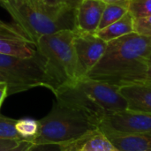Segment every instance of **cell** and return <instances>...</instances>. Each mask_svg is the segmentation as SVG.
Returning <instances> with one entry per match:
<instances>
[{
  "instance_id": "obj_1",
  "label": "cell",
  "mask_w": 151,
  "mask_h": 151,
  "mask_svg": "<svg viewBox=\"0 0 151 151\" xmlns=\"http://www.w3.org/2000/svg\"><path fill=\"white\" fill-rule=\"evenodd\" d=\"M50 113L38 120L39 132L34 144L65 145L80 141L100 127L104 111L81 89L61 87Z\"/></svg>"
},
{
  "instance_id": "obj_2",
  "label": "cell",
  "mask_w": 151,
  "mask_h": 151,
  "mask_svg": "<svg viewBox=\"0 0 151 151\" xmlns=\"http://www.w3.org/2000/svg\"><path fill=\"white\" fill-rule=\"evenodd\" d=\"M151 55V38L131 33L107 42L100 61L87 77L119 87L144 81Z\"/></svg>"
},
{
  "instance_id": "obj_3",
  "label": "cell",
  "mask_w": 151,
  "mask_h": 151,
  "mask_svg": "<svg viewBox=\"0 0 151 151\" xmlns=\"http://www.w3.org/2000/svg\"><path fill=\"white\" fill-rule=\"evenodd\" d=\"M0 6L34 45L43 35L61 30L75 31V9L50 6L42 0H2Z\"/></svg>"
},
{
  "instance_id": "obj_4",
  "label": "cell",
  "mask_w": 151,
  "mask_h": 151,
  "mask_svg": "<svg viewBox=\"0 0 151 151\" xmlns=\"http://www.w3.org/2000/svg\"><path fill=\"white\" fill-rule=\"evenodd\" d=\"M74 37L75 31L61 30L42 36L35 44L61 87L74 85L87 77L74 48Z\"/></svg>"
},
{
  "instance_id": "obj_5",
  "label": "cell",
  "mask_w": 151,
  "mask_h": 151,
  "mask_svg": "<svg viewBox=\"0 0 151 151\" xmlns=\"http://www.w3.org/2000/svg\"><path fill=\"white\" fill-rule=\"evenodd\" d=\"M0 70L29 89L42 86L55 94L61 87L52 75L46 59L38 51L31 58L0 54Z\"/></svg>"
},
{
  "instance_id": "obj_6",
  "label": "cell",
  "mask_w": 151,
  "mask_h": 151,
  "mask_svg": "<svg viewBox=\"0 0 151 151\" xmlns=\"http://www.w3.org/2000/svg\"><path fill=\"white\" fill-rule=\"evenodd\" d=\"M74 86L87 95L106 115L127 110V102L120 94L119 86L88 77L80 80Z\"/></svg>"
},
{
  "instance_id": "obj_7",
  "label": "cell",
  "mask_w": 151,
  "mask_h": 151,
  "mask_svg": "<svg viewBox=\"0 0 151 151\" xmlns=\"http://www.w3.org/2000/svg\"><path fill=\"white\" fill-rule=\"evenodd\" d=\"M99 129L122 134L151 133V114L130 110L107 114Z\"/></svg>"
},
{
  "instance_id": "obj_8",
  "label": "cell",
  "mask_w": 151,
  "mask_h": 151,
  "mask_svg": "<svg viewBox=\"0 0 151 151\" xmlns=\"http://www.w3.org/2000/svg\"><path fill=\"white\" fill-rule=\"evenodd\" d=\"M36 52L34 43L14 22L0 19V54L31 58Z\"/></svg>"
},
{
  "instance_id": "obj_9",
  "label": "cell",
  "mask_w": 151,
  "mask_h": 151,
  "mask_svg": "<svg viewBox=\"0 0 151 151\" xmlns=\"http://www.w3.org/2000/svg\"><path fill=\"white\" fill-rule=\"evenodd\" d=\"M73 43L79 61L88 74L103 58L107 42L96 34L75 32Z\"/></svg>"
},
{
  "instance_id": "obj_10",
  "label": "cell",
  "mask_w": 151,
  "mask_h": 151,
  "mask_svg": "<svg viewBox=\"0 0 151 151\" xmlns=\"http://www.w3.org/2000/svg\"><path fill=\"white\" fill-rule=\"evenodd\" d=\"M105 5L99 0H82L76 9L75 32L96 34Z\"/></svg>"
},
{
  "instance_id": "obj_11",
  "label": "cell",
  "mask_w": 151,
  "mask_h": 151,
  "mask_svg": "<svg viewBox=\"0 0 151 151\" xmlns=\"http://www.w3.org/2000/svg\"><path fill=\"white\" fill-rule=\"evenodd\" d=\"M127 102V110L151 114V82L139 81L119 87Z\"/></svg>"
},
{
  "instance_id": "obj_12",
  "label": "cell",
  "mask_w": 151,
  "mask_h": 151,
  "mask_svg": "<svg viewBox=\"0 0 151 151\" xmlns=\"http://www.w3.org/2000/svg\"><path fill=\"white\" fill-rule=\"evenodd\" d=\"M119 151H151V133L122 134L102 131Z\"/></svg>"
},
{
  "instance_id": "obj_13",
  "label": "cell",
  "mask_w": 151,
  "mask_h": 151,
  "mask_svg": "<svg viewBox=\"0 0 151 151\" xmlns=\"http://www.w3.org/2000/svg\"><path fill=\"white\" fill-rule=\"evenodd\" d=\"M134 17L128 12L120 19L110 26L97 30L96 35L106 42L129 35L134 32Z\"/></svg>"
},
{
  "instance_id": "obj_14",
  "label": "cell",
  "mask_w": 151,
  "mask_h": 151,
  "mask_svg": "<svg viewBox=\"0 0 151 151\" xmlns=\"http://www.w3.org/2000/svg\"><path fill=\"white\" fill-rule=\"evenodd\" d=\"M80 151H119L117 150L106 135L98 129L90 134L83 142Z\"/></svg>"
},
{
  "instance_id": "obj_15",
  "label": "cell",
  "mask_w": 151,
  "mask_h": 151,
  "mask_svg": "<svg viewBox=\"0 0 151 151\" xmlns=\"http://www.w3.org/2000/svg\"><path fill=\"white\" fill-rule=\"evenodd\" d=\"M129 4H106L104 10L102 19L99 24L98 30L103 29L111 24L120 19L125 14L128 12Z\"/></svg>"
},
{
  "instance_id": "obj_16",
  "label": "cell",
  "mask_w": 151,
  "mask_h": 151,
  "mask_svg": "<svg viewBox=\"0 0 151 151\" xmlns=\"http://www.w3.org/2000/svg\"><path fill=\"white\" fill-rule=\"evenodd\" d=\"M16 129L20 136L23 138V141L34 142L35 138L38 135L39 132V123L38 120L25 119L17 121Z\"/></svg>"
},
{
  "instance_id": "obj_17",
  "label": "cell",
  "mask_w": 151,
  "mask_h": 151,
  "mask_svg": "<svg viewBox=\"0 0 151 151\" xmlns=\"http://www.w3.org/2000/svg\"><path fill=\"white\" fill-rule=\"evenodd\" d=\"M17 119H10L0 114V140L23 142V138L16 129Z\"/></svg>"
},
{
  "instance_id": "obj_18",
  "label": "cell",
  "mask_w": 151,
  "mask_h": 151,
  "mask_svg": "<svg viewBox=\"0 0 151 151\" xmlns=\"http://www.w3.org/2000/svg\"><path fill=\"white\" fill-rule=\"evenodd\" d=\"M128 12L134 19L151 16V0H131Z\"/></svg>"
},
{
  "instance_id": "obj_19",
  "label": "cell",
  "mask_w": 151,
  "mask_h": 151,
  "mask_svg": "<svg viewBox=\"0 0 151 151\" xmlns=\"http://www.w3.org/2000/svg\"><path fill=\"white\" fill-rule=\"evenodd\" d=\"M0 83H6L8 85V96L28 90L29 88L24 84L19 82L4 72L0 70Z\"/></svg>"
},
{
  "instance_id": "obj_20",
  "label": "cell",
  "mask_w": 151,
  "mask_h": 151,
  "mask_svg": "<svg viewBox=\"0 0 151 151\" xmlns=\"http://www.w3.org/2000/svg\"><path fill=\"white\" fill-rule=\"evenodd\" d=\"M134 32L142 36L151 38V16L134 19Z\"/></svg>"
},
{
  "instance_id": "obj_21",
  "label": "cell",
  "mask_w": 151,
  "mask_h": 151,
  "mask_svg": "<svg viewBox=\"0 0 151 151\" xmlns=\"http://www.w3.org/2000/svg\"><path fill=\"white\" fill-rule=\"evenodd\" d=\"M45 4L54 7L77 9L82 0H42Z\"/></svg>"
},
{
  "instance_id": "obj_22",
  "label": "cell",
  "mask_w": 151,
  "mask_h": 151,
  "mask_svg": "<svg viewBox=\"0 0 151 151\" xmlns=\"http://www.w3.org/2000/svg\"><path fill=\"white\" fill-rule=\"evenodd\" d=\"M28 151H62V146L58 144H34Z\"/></svg>"
},
{
  "instance_id": "obj_23",
  "label": "cell",
  "mask_w": 151,
  "mask_h": 151,
  "mask_svg": "<svg viewBox=\"0 0 151 151\" xmlns=\"http://www.w3.org/2000/svg\"><path fill=\"white\" fill-rule=\"evenodd\" d=\"M89 136V135H88ZM85 137L80 141H77L75 142H72L69 144H65V145H62V151H80L81 149V146L83 144V142H85V140L88 137Z\"/></svg>"
},
{
  "instance_id": "obj_24",
  "label": "cell",
  "mask_w": 151,
  "mask_h": 151,
  "mask_svg": "<svg viewBox=\"0 0 151 151\" xmlns=\"http://www.w3.org/2000/svg\"><path fill=\"white\" fill-rule=\"evenodd\" d=\"M20 142L9 141V140H0V151H9L15 148Z\"/></svg>"
},
{
  "instance_id": "obj_25",
  "label": "cell",
  "mask_w": 151,
  "mask_h": 151,
  "mask_svg": "<svg viewBox=\"0 0 151 151\" xmlns=\"http://www.w3.org/2000/svg\"><path fill=\"white\" fill-rule=\"evenodd\" d=\"M32 145H33L32 142L23 141V142H20L15 148L10 150L9 151H28Z\"/></svg>"
},
{
  "instance_id": "obj_26",
  "label": "cell",
  "mask_w": 151,
  "mask_h": 151,
  "mask_svg": "<svg viewBox=\"0 0 151 151\" xmlns=\"http://www.w3.org/2000/svg\"><path fill=\"white\" fill-rule=\"evenodd\" d=\"M6 96H8V85L6 83H0V108Z\"/></svg>"
},
{
  "instance_id": "obj_27",
  "label": "cell",
  "mask_w": 151,
  "mask_h": 151,
  "mask_svg": "<svg viewBox=\"0 0 151 151\" xmlns=\"http://www.w3.org/2000/svg\"><path fill=\"white\" fill-rule=\"evenodd\" d=\"M105 4H129L131 0H99Z\"/></svg>"
},
{
  "instance_id": "obj_28",
  "label": "cell",
  "mask_w": 151,
  "mask_h": 151,
  "mask_svg": "<svg viewBox=\"0 0 151 151\" xmlns=\"http://www.w3.org/2000/svg\"><path fill=\"white\" fill-rule=\"evenodd\" d=\"M147 81H150L151 82V64H149L148 65V70H147V73H146V80Z\"/></svg>"
},
{
  "instance_id": "obj_29",
  "label": "cell",
  "mask_w": 151,
  "mask_h": 151,
  "mask_svg": "<svg viewBox=\"0 0 151 151\" xmlns=\"http://www.w3.org/2000/svg\"><path fill=\"white\" fill-rule=\"evenodd\" d=\"M148 64H151V55L149 57V58H148Z\"/></svg>"
},
{
  "instance_id": "obj_30",
  "label": "cell",
  "mask_w": 151,
  "mask_h": 151,
  "mask_svg": "<svg viewBox=\"0 0 151 151\" xmlns=\"http://www.w3.org/2000/svg\"><path fill=\"white\" fill-rule=\"evenodd\" d=\"M0 1H2V0H0Z\"/></svg>"
}]
</instances>
